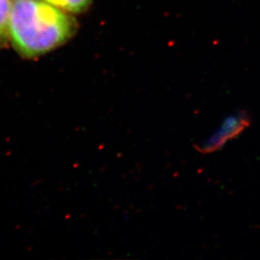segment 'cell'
I'll use <instances>...</instances> for the list:
<instances>
[{"instance_id":"3957f363","label":"cell","mask_w":260,"mask_h":260,"mask_svg":"<svg viewBox=\"0 0 260 260\" xmlns=\"http://www.w3.org/2000/svg\"><path fill=\"white\" fill-rule=\"evenodd\" d=\"M11 0H0V45L6 43L9 37V23L12 7Z\"/></svg>"},{"instance_id":"7a4b0ae2","label":"cell","mask_w":260,"mask_h":260,"mask_svg":"<svg viewBox=\"0 0 260 260\" xmlns=\"http://www.w3.org/2000/svg\"><path fill=\"white\" fill-rule=\"evenodd\" d=\"M250 124L251 117L248 111H236L226 116L208 138L196 145V148L202 154L217 152L222 149L229 142L239 137Z\"/></svg>"},{"instance_id":"6da1fadb","label":"cell","mask_w":260,"mask_h":260,"mask_svg":"<svg viewBox=\"0 0 260 260\" xmlns=\"http://www.w3.org/2000/svg\"><path fill=\"white\" fill-rule=\"evenodd\" d=\"M71 15L43 0H14L9 37L23 57H39L69 41L76 31Z\"/></svg>"},{"instance_id":"277c9868","label":"cell","mask_w":260,"mask_h":260,"mask_svg":"<svg viewBox=\"0 0 260 260\" xmlns=\"http://www.w3.org/2000/svg\"><path fill=\"white\" fill-rule=\"evenodd\" d=\"M66 12L81 13L88 9L91 0H43Z\"/></svg>"}]
</instances>
